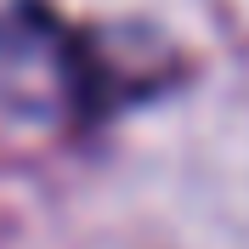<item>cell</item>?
I'll list each match as a JSON object with an SVG mask.
<instances>
[{
  "label": "cell",
  "instance_id": "cell-1",
  "mask_svg": "<svg viewBox=\"0 0 249 249\" xmlns=\"http://www.w3.org/2000/svg\"><path fill=\"white\" fill-rule=\"evenodd\" d=\"M176 57L164 40L68 29L46 6H12L0 23V91L34 113L102 119V113L153 96L170 79Z\"/></svg>",
  "mask_w": 249,
  "mask_h": 249
}]
</instances>
